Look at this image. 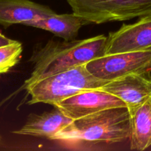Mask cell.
<instances>
[{
	"mask_svg": "<svg viewBox=\"0 0 151 151\" xmlns=\"http://www.w3.org/2000/svg\"><path fill=\"white\" fill-rule=\"evenodd\" d=\"M107 36L99 35L82 40L55 41L34 50L29 62L33 65L30 77L23 87L50 75L105 55Z\"/></svg>",
	"mask_w": 151,
	"mask_h": 151,
	"instance_id": "obj_1",
	"label": "cell"
},
{
	"mask_svg": "<svg viewBox=\"0 0 151 151\" xmlns=\"http://www.w3.org/2000/svg\"><path fill=\"white\" fill-rule=\"evenodd\" d=\"M131 135V114L127 107L106 109L72 120L52 140L81 143H118Z\"/></svg>",
	"mask_w": 151,
	"mask_h": 151,
	"instance_id": "obj_2",
	"label": "cell"
},
{
	"mask_svg": "<svg viewBox=\"0 0 151 151\" xmlns=\"http://www.w3.org/2000/svg\"><path fill=\"white\" fill-rule=\"evenodd\" d=\"M109 82L93 75L85 64L50 75L23 87L30 97L27 103H56L86 90L97 89Z\"/></svg>",
	"mask_w": 151,
	"mask_h": 151,
	"instance_id": "obj_3",
	"label": "cell"
},
{
	"mask_svg": "<svg viewBox=\"0 0 151 151\" xmlns=\"http://www.w3.org/2000/svg\"><path fill=\"white\" fill-rule=\"evenodd\" d=\"M72 13L90 24L124 22L151 15V0H66Z\"/></svg>",
	"mask_w": 151,
	"mask_h": 151,
	"instance_id": "obj_4",
	"label": "cell"
},
{
	"mask_svg": "<svg viewBox=\"0 0 151 151\" xmlns=\"http://www.w3.org/2000/svg\"><path fill=\"white\" fill-rule=\"evenodd\" d=\"M86 66L93 75L109 81L128 75H151V49L102 56Z\"/></svg>",
	"mask_w": 151,
	"mask_h": 151,
	"instance_id": "obj_5",
	"label": "cell"
},
{
	"mask_svg": "<svg viewBox=\"0 0 151 151\" xmlns=\"http://www.w3.org/2000/svg\"><path fill=\"white\" fill-rule=\"evenodd\" d=\"M52 106L73 120L111 108L127 107L117 97L100 89L81 91L58 102Z\"/></svg>",
	"mask_w": 151,
	"mask_h": 151,
	"instance_id": "obj_6",
	"label": "cell"
},
{
	"mask_svg": "<svg viewBox=\"0 0 151 151\" xmlns=\"http://www.w3.org/2000/svg\"><path fill=\"white\" fill-rule=\"evenodd\" d=\"M151 49V15L123 24L107 36L105 55Z\"/></svg>",
	"mask_w": 151,
	"mask_h": 151,
	"instance_id": "obj_7",
	"label": "cell"
},
{
	"mask_svg": "<svg viewBox=\"0 0 151 151\" xmlns=\"http://www.w3.org/2000/svg\"><path fill=\"white\" fill-rule=\"evenodd\" d=\"M97 89L116 96L129 111L151 99V75H128L109 81Z\"/></svg>",
	"mask_w": 151,
	"mask_h": 151,
	"instance_id": "obj_8",
	"label": "cell"
},
{
	"mask_svg": "<svg viewBox=\"0 0 151 151\" xmlns=\"http://www.w3.org/2000/svg\"><path fill=\"white\" fill-rule=\"evenodd\" d=\"M55 13L48 6L31 0H0V25L5 29L17 24L26 25Z\"/></svg>",
	"mask_w": 151,
	"mask_h": 151,
	"instance_id": "obj_9",
	"label": "cell"
},
{
	"mask_svg": "<svg viewBox=\"0 0 151 151\" xmlns=\"http://www.w3.org/2000/svg\"><path fill=\"white\" fill-rule=\"evenodd\" d=\"M72 120L58 108L53 106L50 111H45L41 114H29L24 125L13 133L17 135L44 137L52 140Z\"/></svg>",
	"mask_w": 151,
	"mask_h": 151,
	"instance_id": "obj_10",
	"label": "cell"
},
{
	"mask_svg": "<svg viewBox=\"0 0 151 151\" xmlns=\"http://www.w3.org/2000/svg\"><path fill=\"white\" fill-rule=\"evenodd\" d=\"M87 24H88L83 19L72 13H55L48 17L29 22L26 26L51 32L56 36L64 39V41H72L78 36L80 29Z\"/></svg>",
	"mask_w": 151,
	"mask_h": 151,
	"instance_id": "obj_11",
	"label": "cell"
},
{
	"mask_svg": "<svg viewBox=\"0 0 151 151\" xmlns=\"http://www.w3.org/2000/svg\"><path fill=\"white\" fill-rule=\"evenodd\" d=\"M23 47L18 41L0 47V75L7 73L19 62Z\"/></svg>",
	"mask_w": 151,
	"mask_h": 151,
	"instance_id": "obj_12",
	"label": "cell"
},
{
	"mask_svg": "<svg viewBox=\"0 0 151 151\" xmlns=\"http://www.w3.org/2000/svg\"><path fill=\"white\" fill-rule=\"evenodd\" d=\"M15 40L10 39V38H7V37H6L5 35H4L2 33L0 32V47H1V46L7 45V44H10V43L13 42Z\"/></svg>",
	"mask_w": 151,
	"mask_h": 151,
	"instance_id": "obj_13",
	"label": "cell"
},
{
	"mask_svg": "<svg viewBox=\"0 0 151 151\" xmlns=\"http://www.w3.org/2000/svg\"><path fill=\"white\" fill-rule=\"evenodd\" d=\"M147 109H148L149 116H150V122H151V99L147 100Z\"/></svg>",
	"mask_w": 151,
	"mask_h": 151,
	"instance_id": "obj_14",
	"label": "cell"
},
{
	"mask_svg": "<svg viewBox=\"0 0 151 151\" xmlns=\"http://www.w3.org/2000/svg\"><path fill=\"white\" fill-rule=\"evenodd\" d=\"M1 136H0V144H1Z\"/></svg>",
	"mask_w": 151,
	"mask_h": 151,
	"instance_id": "obj_15",
	"label": "cell"
}]
</instances>
